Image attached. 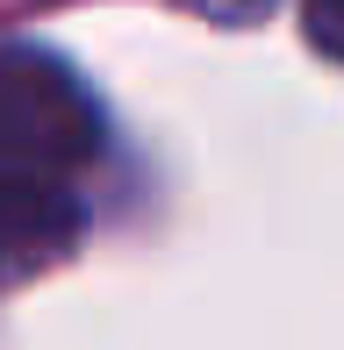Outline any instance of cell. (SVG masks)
I'll return each mask as SVG.
<instances>
[{"mask_svg": "<svg viewBox=\"0 0 344 350\" xmlns=\"http://www.w3.org/2000/svg\"><path fill=\"white\" fill-rule=\"evenodd\" d=\"M101 107L51 51L0 43V279L65 258L86 229Z\"/></svg>", "mask_w": 344, "mask_h": 350, "instance_id": "1", "label": "cell"}, {"mask_svg": "<svg viewBox=\"0 0 344 350\" xmlns=\"http://www.w3.org/2000/svg\"><path fill=\"white\" fill-rule=\"evenodd\" d=\"M302 29L316 51H330L344 65V0H302Z\"/></svg>", "mask_w": 344, "mask_h": 350, "instance_id": "2", "label": "cell"}]
</instances>
